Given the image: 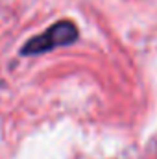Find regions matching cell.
I'll return each instance as SVG.
<instances>
[{"instance_id":"1","label":"cell","mask_w":157,"mask_h":159,"mask_svg":"<svg viewBox=\"0 0 157 159\" xmlns=\"http://www.w3.org/2000/svg\"><path fill=\"white\" fill-rule=\"evenodd\" d=\"M76 39H78V28H76V24L70 22V20H59L54 26H50L46 32L32 37L22 46L20 54H24V56L44 54V52H50V50H54L57 46L72 44Z\"/></svg>"}]
</instances>
